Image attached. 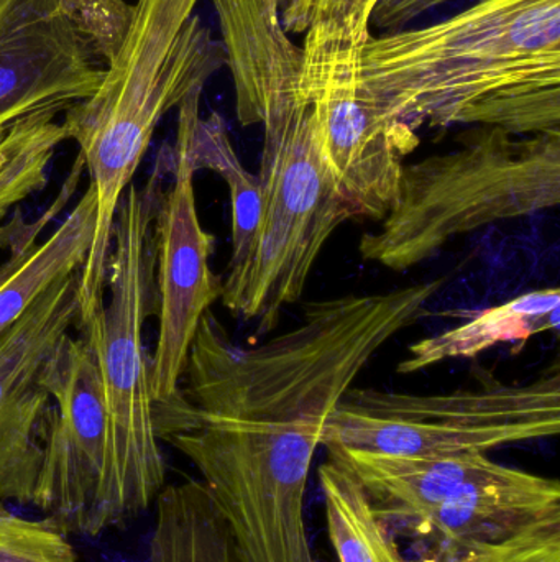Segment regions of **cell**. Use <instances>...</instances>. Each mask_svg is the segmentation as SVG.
I'll return each instance as SVG.
<instances>
[{"mask_svg":"<svg viewBox=\"0 0 560 562\" xmlns=\"http://www.w3.org/2000/svg\"><path fill=\"white\" fill-rule=\"evenodd\" d=\"M173 155V183L161 188L153 217L158 342L150 357L151 402L180 393L191 344L206 311L222 294V279L210 270L216 237L204 229L196 207L194 173L183 138Z\"/></svg>","mask_w":560,"mask_h":562,"instance_id":"11","label":"cell"},{"mask_svg":"<svg viewBox=\"0 0 560 562\" xmlns=\"http://www.w3.org/2000/svg\"><path fill=\"white\" fill-rule=\"evenodd\" d=\"M325 449L354 471L381 520L403 521L436 540L502 538L560 518L556 479L480 452L401 458Z\"/></svg>","mask_w":560,"mask_h":562,"instance_id":"9","label":"cell"},{"mask_svg":"<svg viewBox=\"0 0 560 562\" xmlns=\"http://www.w3.org/2000/svg\"><path fill=\"white\" fill-rule=\"evenodd\" d=\"M560 431L558 367L528 383L439 395L351 389L325 423L324 448L423 458L485 452Z\"/></svg>","mask_w":560,"mask_h":562,"instance_id":"8","label":"cell"},{"mask_svg":"<svg viewBox=\"0 0 560 562\" xmlns=\"http://www.w3.org/2000/svg\"><path fill=\"white\" fill-rule=\"evenodd\" d=\"M416 562H560V518L502 538L436 540Z\"/></svg>","mask_w":560,"mask_h":562,"instance_id":"19","label":"cell"},{"mask_svg":"<svg viewBox=\"0 0 560 562\" xmlns=\"http://www.w3.org/2000/svg\"><path fill=\"white\" fill-rule=\"evenodd\" d=\"M201 0H137L105 66L101 88L65 112L68 140L84 160L95 196V234L81 286L102 290L122 194L161 119L226 66L222 42L194 13Z\"/></svg>","mask_w":560,"mask_h":562,"instance_id":"3","label":"cell"},{"mask_svg":"<svg viewBox=\"0 0 560 562\" xmlns=\"http://www.w3.org/2000/svg\"><path fill=\"white\" fill-rule=\"evenodd\" d=\"M256 2H259L260 9H262L266 15L278 16L279 19V12L285 9L289 0H256Z\"/></svg>","mask_w":560,"mask_h":562,"instance_id":"23","label":"cell"},{"mask_svg":"<svg viewBox=\"0 0 560 562\" xmlns=\"http://www.w3.org/2000/svg\"><path fill=\"white\" fill-rule=\"evenodd\" d=\"M79 273L56 281L0 336V504H35L53 412L39 375L78 323Z\"/></svg>","mask_w":560,"mask_h":562,"instance_id":"12","label":"cell"},{"mask_svg":"<svg viewBox=\"0 0 560 562\" xmlns=\"http://www.w3.org/2000/svg\"><path fill=\"white\" fill-rule=\"evenodd\" d=\"M168 167L170 150L164 147L150 180L141 188L130 184L122 194L107 262L108 303L81 314L76 323L98 356L115 461L140 515L153 507L167 479L153 425L144 326L157 311L153 217Z\"/></svg>","mask_w":560,"mask_h":562,"instance_id":"7","label":"cell"},{"mask_svg":"<svg viewBox=\"0 0 560 562\" xmlns=\"http://www.w3.org/2000/svg\"><path fill=\"white\" fill-rule=\"evenodd\" d=\"M559 288L529 291L515 300L482 311L462 326L411 344L398 373H416L449 359H476L503 342H525L536 334L558 330Z\"/></svg>","mask_w":560,"mask_h":562,"instance_id":"14","label":"cell"},{"mask_svg":"<svg viewBox=\"0 0 560 562\" xmlns=\"http://www.w3.org/2000/svg\"><path fill=\"white\" fill-rule=\"evenodd\" d=\"M0 562H78L68 535L49 521L19 517L0 504Z\"/></svg>","mask_w":560,"mask_h":562,"instance_id":"20","label":"cell"},{"mask_svg":"<svg viewBox=\"0 0 560 562\" xmlns=\"http://www.w3.org/2000/svg\"><path fill=\"white\" fill-rule=\"evenodd\" d=\"M39 383L53 402L35 507L65 535L99 537L140 517L112 441L111 416L94 347L66 333Z\"/></svg>","mask_w":560,"mask_h":562,"instance_id":"10","label":"cell"},{"mask_svg":"<svg viewBox=\"0 0 560 562\" xmlns=\"http://www.w3.org/2000/svg\"><path fill=\"white\" fill-rule=\"evenodd\" d=\"M365 81L385 119L560 134V0H477L421 29L372 36Z\"/></svg>","mask_w":560,"mask_h":562,"instance_id":"1","label":"cell"},{"mask_svg":"<svg viewBox=\"0 0 560 562\" xmlns=\"http://www.w3.org/2000/svg\"><path fill=\"white\" fill-rule=\"evenodd\" d=\"M26 229L28 227H15V231L10 229V227L0 229V246L12 247L20 237L25 236Z\"/></svg>","mask_w":560,"mask_h":562,"instance_id":"22","label":"cell"},{"mask_svg":"<svg viewBox=\"0 0 560 562\" xmlns=\"http://www.w3.org/2000/svg\"><path fill=\"white\" fill-rule=\"evenodd\" d=\"M153 425L203 475L239 562H315L305 498L325 426L204 415L183 393L155 403Z\"/></svg>","mask_w":560,"mask_h":562,"instance_id":"5","label":"cell"},{"mask_svg":"<svg viewBox=\"0 0 560 562\" xmlns=\"http://www.w3.org/2000/svg\"><path fill=\"white\" fill-rule=\"evenodd\" d=\"M447 2L450 0H378L372 13V23L395 32Z\"/></svg>","mask_w":560,"mask_h":562,"instance_id":"21","label":"cell"},{"mask_svg":"<svg viewBox=\"0 0 560 562\" xmlns=\"http://www.w3.org/2000/svg\"><path fill=\"white\" fill-rule=\"evenodd\" d=\"M378 0H289L286 33H301L299 91L318 117L322 154L355 216L384 221L397 200L401 158L420 144L381 114L364 53Z\"/></svg>","mask_w":560,"mask_h":562,"instance_id":"6","label":"cell"},{"mask_svg":"<svg viewBox=\"0 0 560 562\" xmlns=\"http://www.w3.org/2000/svg\"><path fill=\"white\" fill-rule=\"evenodd\" d=\"M203 89L191 92L178 105V137L183 138L194 171L219 173L229 187L232 206V254L229 267L245 256L262 220L263 196L259 175L250 173L237 157L219 114L201 119Z\"/></svg>","mask_w":560,"mask_h":562,"instance_id":"15","label":"cell"},{"mask_svg":"<svg viewBox=\"0 0 560 562\" xmlns=\"http://www.w3.org/2000/svg\"><path fill=\"white\" fill-rule=\"evenodd\" d=\"M441 286L443 280H434L312 301L298 327L245 349L206 311L181 392L204 415L325 426L368 360L420 319Z\"/></svg>","mask_w":560,"mask_h":562,"instance_id":"2","label":"cell"},{"mask_svg":"<svg viewBox=\"0 0 560 562\" xmlns=\"http://www.w3.org/2000/svg\"><path fill=\"white\" fill-rule=\"evenodd\" d=\"M560 203V134L516 137L477 125L456 150L403 165L380 231L361 240L362 259L407 272L450 239Z\"/></svg>","mask_w":560,"mask_h":562,"instance_id":"4","label":"cell"},{"mask_svg":"<svg viewBox=\"0 0 560 562\" xmlns=\"http://www.w3.org/2000/svg\"><path fill=\"white\" fill-rule=\"evenodd\" d=\"M329 540L339 562H407L384 528L364 485L338 456L319 465Z\"/></svg>","mask_w":560,"mask_h":562,"instance_id":"18","label":"cell"},{"mask_svg":"<svg viewBox=\"0 0 560 562\" xmlns=\"http://www.w3.org/2000/svg\"><path fill=\"white\" fill-rule=\"evenodd\" d=\"M104 72L68 0H0V128L65 114Z\"/></svg>","mask_w":560,"mask_h":562,"instance_id":"13","label":"cell"},{"mask_svg":"<svg viewBox=\"0 0 560 562\" xmlns=\"http://www.w3.org/2000/svg\"><path fill=\"white\" fill-rule=\"evenodd\" d=\"M95 211L94 191L88 188L65 223L42 246L33 244L0 284V336L56 281L84 267L94 243Z\"/></svg>","mask_w":560,"mask_h":562,"instance_id":"17","label":"cell"},{"mask_svg":"<svg viewBox=\"0 0 560 562\" xmlns=\"http://www.w3.org/2000/svg\"><path fill=\"white\" fill-rule=\"evenodd\" d=\"M153 507L150 562H239L226 520L204 482L164 485Z\"/></svg>","mask_w":560,"mask_h":562,"instance_id":"16","label":"cell"}]
</instances>
